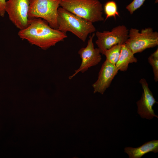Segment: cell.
<instances>
[{
    "instance_id": "cell-1",
    "label": "cell",
    "mask_w": 158,
    "mask_h": 158,
    "mask_svg": "<svg viewBox=\"0 0 158 158\" xmlns=\"http://www.w3.org/2000/svg\"><path fill=\"white\" fill-rule=\"evenodd\" d=\"M18 35L22 39L44 50L55 45L67 37L66 33L51 28L40 18L29 19L27 26L20 30Z\"/></svg>"
},
{
    "instance_id": "cell-2",
    "label": "cell",
    "mask_w": 158,
    "mask_h": 158,
    "mask_svg": "<svg viewBox=\"0 0 158 158\" xmlns=\"http://www.w3.org/2000/svg\"><path fill=\"white\" fill-rule=\"evenodd\" d=\"M57 29L71 32L85 42L88 35L96 31L93 23L60 7L58 9Z\"/></svg>"
},
{
    "instance_id": "cell-3",
    "label": "cell",
    "mask_w": 158,
    "mask_h": 158,
    "mask_svg": "<svg viewBox=\"0 0 158 158\" xmlns=\"http://www.w3.org/2000/svg\"><path fill=\"white\" fill-rule=\"evenodd\" d=\"M60 6L92 23L104 20L102 4L98 0H61Z\"/></svg>"
},
{
    "instance_id": "cell-4",
    "label": "cell",
    "mask_w": 158,
    "mask_h": 158,
    "mask_svg": "<svg viewBox=\"0 0 158 158\" xmlns=\"http://www.w3.org/2000/svg\"><path fill=\"white\" fill-rule=\"evenodd\" d=\"M61 0H30L28 19L40 18L57 29L58 9Z\"/></svg>"
},
{
    "instance_id": "cell-5",
    "label": "cell",
    "mask_w": 158,
    "mask_h": 158,
    "mask_svg": "<svg viewBox=\"0 0 158 158\" xmlns=\"http://www.w3.org/2000/svg\"><path fill=\"white\" fill-rule=\"evenodd\" d=\"M125 43L134 54L141 53L146 49L158 45V32L154 31L150 27L143 29L140 32L138 29L131 28Z\"/></svg>"
},
{
    "instance_id": "cell-6",
    "label": "cell",
    "mask_w": 158,
    "mask_h": 158,
    "mask_svg": "<svg viewBox=\"0 0 158 158\" xmlns=\"http://www.w3.org/2000/svg\"><path fill=\"white\" fill-rule=\"evenodd\" d=\"M129 31L126 26L121 25L114 27L111 31H97L95 43L101 53L116 45L125 43L128 37Z\"/></svg>"
},
{
    "instance_id": "cell-7",
    "label": "cell",
    "mask_w": 158,
    "mask_h": 158,
    "mask_svg": "<svg viewBox=\"0 0 158 158\" xmlns=\"http://www.w3.org/2000/svg\"><path fill=\"white\" fill-rule=\"evenodd\" d=\"M30 0H8L5 12L12 23L21 30L26 27L29 20L28 13Z\"/></svg>"
},
{
    "instance_id": "cell-8",
    "label": "cell",
    "mask_w": 158,
    "mask_h": 158,
    "mask_svg": "<svg viewBox=\"0 0 158 158\" xmlns=\"http://www.w3.org/2000/svg\"><path fill=\"white\" fill-rule=\"evenodd\" d=\"M95 35L93 33L90 36L87 46L81 48L78 51L81 59L79 67L75 71L74 73L69 77L71 79L79 73H84L90 67L97 65L101 61V53L98 48H95L93 43V38Z\"/></svg>"
},
{
    "instance_id": "cell-9",
    "label": "cell",
    "mask_w": 158,
    "mask_h": 158,
    "mask_svg": "<svg viewBox=\"0 0 158 158\" xmlns=\"http://www.w3.org/2000/svg\"><path fill=\"white\" fill-rule=\"evenodd\" d=\"M139 82L143 90L140 99L136 103L138 106V113L142 118L151 119L154 117L158 116L155 114L153 107L156 103L158 104L153 94L150 90L145 79H141Z\"/></svg>"
},
{
    "instance_id": "cell-10",
    "label": "cell",
    "mask_w": 158,
    "mask_h": 158,
    "mask_svg": "<svg viewBox=\"0 0 158 158\" xmlns=\"http://www.w3.org/2000/svg\"><path fill=\"white\" fill-rule=\"evenodd\" d=\"M118 71L115 64L106 60L102 66L97 80L92 85L94 93L103 94L109 87Z\"/></svg>"
},
{
    "instance_id": "cell-11",
    "label": "cell",
    "mask_w": 158,
    "mask_h": 158,
    "mask_svg": "<svg viewBox=\"0 0 158 158\" xmlns=\"http://www.w3.org/2000/svg\"><path fill=\"white\" fill-rule=\"evenodd\" d=\"M150 152H158V140L147 142L138 147H128L124 149V152L127 154L129 158H140Z\"/></svg>"
},
{
    "instance_id": "cell-12",
    "label": "cell",
    "mask_w": 158,
    "mask_h": 158,
    "mask_svg": "<svg viewBox=\"0 0 158 158\" xmlns=\"http://www.w3.org/2000/svg\"><path fill=\"white\" fill-rule=\"evenodd\" d=\"M127 45L124 43L122 44L120 56L115 64L118 71H126L129 63H136L138 60Z\"/></svg>"
},
{
    "instance_id": "cell-13",
    "label": "cell",
    "mask_w": 158,
    "mask_h": 158,
    "mask_svg": "<svg viewBox=\"0 0 158 158\" xmlns=\"http://www.w3.org/2000/svg\"><path fill=\"white\" fill-rule=\"evenodd\" d=\"M122 44H118L116 45L105 50L102 54L106 56V60L115 65L120 56Z\"/></svg>"
},
{
    "instance_id": "cell-14",
    "label": "cell",
    "mask_w": 158,
    "mask_h": 158,
    "mask_svg": "<svg viewBox=\"0 0 158 158\" xmlns=\"http://www.w3.org/2000/svg\"><path fill=\"white\" fill-rule=\"evenodd\" d=\"M104 9L106 15L105 21L111 17H113L116 19V16H119L116 4L114 1H110L106 2Z\"/></svg>"
},
{
    "instance_id": "cell-15",
    "label": "cell",
    "mask_w": 158,
    "mask_h": 158,
    "mask_svg": "<svg viewBox=\"0 0 158 158\" xmlns=\"http://www.w3.org/2000/svg\"><path fill=\"white\" fill-rule=\"evenodd\" d=\"M148 61L152 67L155 81H158V49L148 58Z\"/></svg>"
},
{
    "instance_id": "cell-16",
    "label": "cell",
    "mask_w": 158,
    "mask_h": 158,
    "mask_svg": "<svg viewBox=\"0 0 158 158\" xmlns=\"http://www.w3.org/2000/svg\"><path fill=\"white\" fill-rule=\"evenodd\" d=\"M145 0H133L126 7L130 14L139 8L143 4Z\"/></svg>"
},
{
    "instance_id": "cell-17",
    "label": "cell",
    "mask_w": 158,
    "mask_h": 158,
    "mask_svg": "<svg viewBox=\"0 0 158 158\" xmlns=\"http://www.w3.org/2000/svg\"><path fill=\"white\" fill-rule=\"evenodd\" d=\"M6 0H0V16L4 17L6 13Z\"/></svg>"
}]
</instances>
